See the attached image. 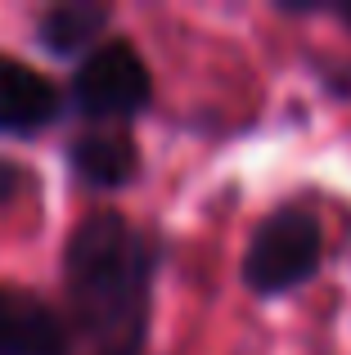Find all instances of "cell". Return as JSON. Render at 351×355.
Listing matches in <instances>:
<instances>
[{"label":"cell","mask_w":351,"mask_h":355,"mask_svg":"<svg viewBox=\"0 0 351 355\" xmlns=\"http://www.w3.org/2000/svg\"><path fill=\"white\" fill-rule=\"evenodd\" d=\"M68 302L86 338L108 355H131L149 315L153 243L117 211H90L63 252Z\"/></svg>","instance_id":"cell-1"},{"label":"cell","mask_w":351,"mask_h":355,"mask_svg":"<svg viewBox=\"0 0 351 355\" xmlns=\"http://www.w3.org/2000/svg\"><path fill=\"white\" fill-rule=\"evenodd\" d=\"M325 234L307 207H280L252 230L243 252V284L262 297L293 293L320 270Z\"/></svg>","instance_id":"cell-2"},{"label":"cell","mask_w":351,"mask_h":355,"mask_svg":"<svg viewBox=\"0 0 351 355\" xmlns=\"http://www.w3.org/2000/svg\"><path fill=\"white\" fill-rule=\"evenodd\" d=\"M149 68L135 54L131 41H99L95 50L81 59L77 77H72V99L86 117L117 126V117H135L149 104Z\"/></svg>","instance_id":"cell-3"},{"label":"cell","mask_w":351,"mask_h":355,"mask_svg":"<svg viewBox=\"0 0 351 355\" xmlns=\"http://www.w3.org/2000/svg\"><path fill=\"white\" fill-rule=\"evenodd\" d=\"M54 117H59V90L23 59L0 54V135H36Z\"/></svg>","instance_id":"cell-4"},{"label":"cell","mask_w":351,"mask_h":355,"mask_svg":"<svg viewBox=\"0 0 351 355\" xmlns=\"http://www.w3.org/2000/svg\"><path fill=\"white\" fill-rule=\"evenodd\" d=\"M68 333L59 315L23 288H0V355H63Z\"/></svg>","instance_id":"cell-5"},{"label":"cell","mask_w":351,"mask_h":355,"mask_svg":"<svg viewBox=\"0 0 351 355\" xmlns=\"http://www.w3.org/2000/svg\"><path fill=\"white\" fill-rule=\"evenodd\" d=\"M68 166L77 171V180L95 184V189H117L135 175L140 153L122 126H90L68 144Z\"/></svg>","instance_id":"cell-6"},{"label":"cell","mask_w":351,"mask_h":355,"mask_svg":"<svg viewBox=\"0 0 351 355\" xmlns=\"http://www.w3.org/2000/svg\"><path fill=\"white\" fill-rule=\"evenodd\" d=\"M108 27V9L90 5V0H63V5L45 9L41 23H36V36H41L45 50L54 54H81L95 45V36Z\"/></svg>","instance_id":"cell-7"},{"label":"cell","mask_w":351,"mask_h":355,"mask_svg":"<svg viewBox=\"0 0 351 355\" xmlns=\"http://www.w3.org/2000/svg\"><path fill=\"white\" fill-rule=\"evenodd\" d=\"M18 189H23V166L9 162V157H0V207H5Z\"/></svg>","instance_id":"cell-8"},{"label":"cell","mask_w":351,"mask_h":355,"mask_svg":"<svg viewBox=\"0 0 351 355\" xmlns=\"http://www.w3.org/2000/svg\"><path fill=\"white\" fill-rule=\"evenodd\" d=\"M343 23H351V9H343Z\"/></svg>","instance_id":"cell-9"}]
</instances>
